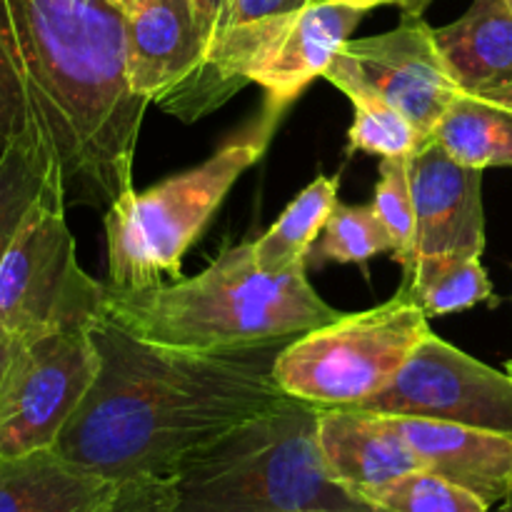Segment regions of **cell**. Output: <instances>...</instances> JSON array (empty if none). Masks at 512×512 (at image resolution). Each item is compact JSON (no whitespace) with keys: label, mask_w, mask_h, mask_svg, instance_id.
<instances>
[{"label":"cell","mask_w":512,"mask_h":512,"mask_svg":"<svg viewBox=\"0 0 512 512\" xmlns=\"http://www.w3.org/2000/svg\"><path fill=\"white\" fill-rule=\"evenodd\" d=\"M13 348H15V338H10V335L5 333L3 328H0V378H3L5 368H8L10 355H13Z\"/></svg>","instance_id":"30"},{"label":"cell","mask_w":512,"mask_h":512,"mask_svg":"<svg viewBox=\"0 0 512 512\" xmlns=\"http://www.w3.org/2000/svg\"><path fill=\"white\" fill-rule=\"evenodd\" d=\"M313 3H353L373 10L375 5H403L405 10H423L430 0H313Z\"/></svg>","instance_id":"29"},{"label":"cell","mask_w":512,"mask_h":512,"mask_svg":"<svg viewBox=\"0 0 512 512\" xmlns=\"http://www.w3.org/2000/svg\"><path fill=\"white\" fill-rule=\"evenodd\" d=\"M373 208L388 228L395 250L393 258L408 268L413 258L415 210L410 190V158L380 160V183L375 185Z\"/></svg>","instance_id":"25"},{"label":"cell","mask_w":512,"mask_h":512,"mask_svg":"<svg viewBox=\"0 0 512 512\" xmlns=\"http://www.w3.org/2000/svg\"><path fill=\"white\" fill-rule=\"evenodd\" d=\"M433 35L460 93L512 108V13L505 0H475L463 18Z\"/></svg>","instance_id":"16"},{"label":"cell","mask_w":512,"mask_h":512,"mask_svg":"<svg viewBox=\"0 0 512 512\" xmlns=\"http://www.w3.org/2000/svg\"><path fill=\"white\" fill-rule=\"evenodd\" d=\"M283 110L265 100L258 118L198 168L120 195L105 210L108 285L143 290L163 285V278H183V255L240 175L263 158Z\"/></svg>","instance_id":"5"},{"label":"cell","mask_w":512,"mask_h":512,"mask_svg":"<svg viewBox=\"0 0 512 512\" xmlns=\"http://www.w3.org/2000/svg\"><path fill=\"white\" fill-rule=\"evenodd\" d=\"M98 370L90 328L15 340L0 378V460L53 450Z\"/></svg>","instance_id":"8"},{"label":"cell","mask_w":512,"mask_h":512,"mask_svg":"<svg viewBox=\"0 0 512 512\" xmlns=\"http://www.w3.org/2000/svg\"><path fill=\"white\" fill-rule=\"evenodd\" d=\"M360 498L373 512H493L483 498L430 470H413L365 490Z\"/></svg>","instance_id":"22"},{"label":"cell","mask_w":512,"mask_h":512,"mask_svg":"<svg viewBox=\"0 0 512 512\" xmlns=\"http://www.w3.org/2000/svg\"><path fill=\"white\" fill-rule=\"evenodd\" d=\"M318 448L330 475L358 498L400 475L425 470L388 415L360 408H320Z\"/></svg>","instance_id":"14"},{"label":"cell","mask_w":512,"mask_h":512,"mask_svg":"<svg viewBox=\"0 0 512 512\" xmlns=\"http://www.w3.org/2000/svg\"><path fill=\"white\" fill-rule=\"evenodd\" d=\"M505 373H508V375H510V378H512V360H510V363H508V365H505Z\"/></svg>","instance_id":"33"},{"label":"cell","mask_w":512,"mask_h":512,"mask_svg":"<svg viewBox=\"0 0 512 512\" xmlns=\"http://www.w3.org/2000/svg\"><path fill=\"white\" fill-rule=\"evenodd\" d=\"M430 140L468 168L512 165V108L460 93Z\"/></svg>","instance_id":"18"},{"label":"cell","mask_w":512,"mask_h":512,"mask_svg":"<svg viewBox=\"0 0 512 512\" xmlns=\"http://www.w3.org/2000/svg\"><path fill=\"white\" fill-rule=\"evenodd\" d=\"M308 512H333V510H308Z\"/></svg>","instance_id":"35"},{"label":"cell","mask_w":512,"mask_h":512,"mask_svg":"<svg viewBox=\"0 0 512 512\" xmlns=\"http://www.w3.org/2000/svg\"><path fill=\"white\" fill-rule=\"evenodd\" d=\"M360 410L425 418L512 438V378L453 348L430 330L398 378Z\"/></svg>","instance_id":"10"},{"label":"cell","mask_w":512,"mask_h":512,"mask_svg":"<svg viewBox=\"0 0 512 512\" xmlns=\"http://www.w3.org/2000/svg\"><path fill=\"white\" fill-rule=\"evenodd\" d=\"M353 100H380L400 110L425 140L460 95L435 45L423 10H405L398 28L370 38H350L323 73Z\"/></svg>","instance_id":"9"},{"label":"cell","mask_w":512,"mask_h":512,"mask_svg":"<svg viewBox=\"0 0 512 512\" xmlns=\"http://www.w3.org/2000/svg\"><path fill=\"white\" fill-rule=\"evenodd\" d=\"M365 13L368 8L353 3H310L288 15L250 65V83L265 88L268 103L288 108L315 78H323Z\"/></svg>","instance_id":"12"},{"label":"cell","mask_w":512,"mask_h":512,"mask_svg":"<svg viewBox=\"0 0 512 512\" xmlns=\"http://www.w3.org/2000/svg\"><path fill=\"white\" fill-rule=\"evenodd\" d=\"M90 338L100 370L53 450L113 483H163L195 450L290 400L275 380V360L295 338L170 348L105 315Z\"/></svg>","instance_id":"2"},{"label":"cell","mask_w":512,"mask_h":512,"mask_svg":"<svg viewBox=\"0 0 512 512\" xmlns=\"http://www.w3.org/2000/svg\"><path fill=\"white\" fill-rule=\"evenodd\" d=\"M353 125L348 133V153H370L383 158H413L428 140L400 110L380 100H353Z\"/></svg>","instance_id":"24"},{"label":"cell","mask_w":512,"mask_h":512,"mask_svg":"<svg viewBox=\"0 0 512 512\" xmlns=\"http://www.w3.org/2000/svg\"><path fill=\"white\" fill-rule=\"evenodd\" d=\"M310 3L313 0H225L213 35L220 33V30L238 28V25H250L260 23V20L298 13V10L308 8Z\"/></svg>","instance_id":"26"},{"label":"cell","mask_w":512,"mask_h":512,"mask_svg":"<svg viewBox=\"0 0 512 512\" xmlns=\"http://www.w3.org/2000/svg\"><path fill=\"white\" fill-rule=\"evenodd\" d=\"M110 3H113L115 8H118V10H123V13L128 15V13H133V10H138L140 5H145V3H148V0H110Z\"/></svg>","instance_id":"31"},{"label":"cell","mask_w":512,"mask_h":512,"mask_svg":"<svg viewBox=\"0 0 512 512\" xmlns=\"http://www.w3.org/2000/svg\"><path fill=\"white\" fill-rule=\"evenodd\" d=\"M335 205H338V178L318 175L270 225L268 233L253 243L258 268L265 273H283L293 265L305 263Z\"/></svg>","instance_id":"19"},{"label":"cell","mask_w":512,"mask_h":512,"mask_svg":"<svg viewBox=\"0 0 512 512\" xmlns=\"http://www.w3.org/2000/svg\"><path fill=\"white\" fill-rule=\"evenodd\" d=\"M190 3H193L195 18H198V25H200V33H203V38H205V48H208L225 0H190Z\"/></svg>","instance_id":"28"},{"label":"cell","mask_w":512,"mask_h":512,"mask_svg":"<svg viewBox=\"0 0 512 512\" xmlns=\"http://www.w3.org/2000/svg\"><path fill=\"white\" fill-rule=\"evenodd\" d=\"M480 188L483 170L458 163L435 140H428L410 158L415 210L410 265L443 255H483L485 213Z\"/></svg>","instance_id":"11"},{"label":"cell","mask_w":512,"mask_h":512,"mask_svg":"<svg viewBox=\"0 0 512 512\" xmlns=\"http://www.w3.org/2000/svg\"><path fill=\"white\" fill-rule=\"evenodd\" d=\"M318 405L285 400L195 450L160 483L165 512H373L330 475Z\"/></svg>","instance_id":"4"},{"label":"cell","mask_w":512,"mask_h":512,"mask_svg":"<svg viewBox=\"0 0 512 512\" xmlns=\"http://www.w3.org/2000/svg\"><path fill=\"white\" fill-rule=\"evenodd\" d=\"M65 208L48 180L0 263V328L10 338L88 330L105 315V285L78 265Z\"/></svg>","instance_id":"7"},{"label":"cell","mask_w":512,"mask_h":512,"mask_svg":"<svg viewBox=\"0 0 512 512\" xmlns=\"http://www.w3.org/2000/svg\"><path fill=\"white\" fill-rule=\"evenodd\" d=\"M305 273V263L265 273L253 243H240L193 278L143 290L105 285V318L140 340L188 350L300 338L343 315L315 293Z\"/></svg>","instance_id":"3"},{"label":"cell","mask_w":512,"mask_h":512,"mask_svg":"<svg viewBox=\"0 0 512 512\" xmlns=\"http://www.w3.org/2000/svg\"><path fill=\"white\" fill-rule=\"evenodd\" d=\"M48 180L53 175L28 140L15 138L0 148V263Z\"/></svg>","instance_id":"23"},{"label":"cell","mask_w":512,"mask_h":512,"mask_svg":"<svg viewBox=\"0 0 512 512\" xmlns=\"http://www.w3.org/2000/svg\"><path fill=\"white\" fill-rule=\"evenodd\" d=\"M145 108L110 0H0V148L28 140L68 208L108 210L133 190Z\"/></svg>","instance_id":"1"},{"label":"cell","mask_w":512,"mask_h":512,"mask_svg":"<svg viewBox=\"0 0 512 512\" xmlns=\"http://www.w3.org/2000/svg\"><path fill=\"white\" fill-rule=\"evenodd\" d=\"M403 285L428 318L463 313L480 303L498 305L480 255L425 258L405 270Z\"/></svg>","instance_id":"20"},{"label":"cell","mask_w":512,"mask_h":512,"mask_svg":"<svg viewBox=\"0 0 512 512\" xmlns=\"http://www.w3.org/2000/svg\"><path fill=\"white\" fill-rule=\"evenodd\" d=\"M128 75L140 98L158 103L188 78L205 55V38L190 0H148L125 15Z\"/></svg>","instance_id":"15"},{"label":"cell","mask_w":512,"mask_h":512,"mask_svg":"<svg viewBox=\"0 0 512 512\" xmlns=\"http://www.w3.org/2000/svg\"><path fill=\"white\" fill-rule=\"evenodd\" d=\"M395 243L388 228L370 205L338 203L325 223L320 240L310 248L305 265L325 268L330 263H368L375 255H393Z\"/></svg>","instance_id":"21"},{"label":"cell","mask_w":512,"mask_h":512,"mask_svg":"<svg viewBox=\"0 0 512 512\" xmlns=\"http://www.w3.org/2000/svg\"><path fill=\"white\" fill-rule=\"evenodd\" d=\"M120 490L58 450L0 460V512H115Z\"/></svg>","instance_id":"17"},{"label":"cell","mask_w":512,"mask_h":512,"mask_svg":"<svg viewBox=\"0 0 512 512\" xmlns=\"http://www.w3.org/2000/svg\"><path fill=\"white\" fill-rule=\"evenodd\" d=\"M493 512H512V483H510V488H508V495H505V498L500 500L498 505H495Z\"/></svg>","instance_id":"32"},{"label":"cell","mask_w":512,"mask_h":512,"mask_svg":"<svg viewBox=\"0 0 512 512\" xmlns=\"http://www.w3.org/2000/svg\"><path fill=\"white\" fill-rule=\"evenodd\" d=\"M428 333V315L400 285L388 303L295 338L275 360V380L318 408H360L398 378Z\"/></svg>","instance_id":"6"},{"label":"cell","mask_w":512,"mask_h":512,"mask_svg":"<svg viewBox=\"0 0 512 512\" xmlns=\"http://www.w3.org/2000/svg\"><path fill=\"white\" fill-rule=\"evenodd\" d=\"M115 512H165L160 483L123 485Z\"/></svg>","instance_id":"27"},{"label":"cell","mask_w":512,"mask_h":512,"mask_svg":"<svg viewBox=\"0 0 512 512\" xmlns=\"http://www.w3.org/2000/svg\"><path fill=\"white\" fill-rule=\"evenodd\" d=\"M425 470L483 498L490 508L512 483V438L458 423L388 415Z\"/></svg>","instance_id":"13"},{"label":"cell","mask_w":512,"mask_h":512,"mask_svg":"<svg viewBox=\"0 0 512 512\" xmlns=\"http://www.w3.org/2000/svg\"><path fill=\"white\" fill-rule=\"evenodd\" d=\"M505 3H508V8H510V13H512V0H505Z\"/></svg>","instance_id":"34"}]
</instances>
